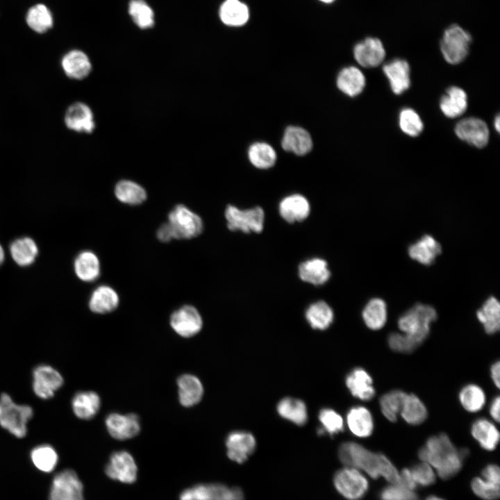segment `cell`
Wrapping results in <instances>:
<instances>
[{
	"instance_id": "cell-4",
	"label": "cell",
	"mask_w": 500,
	"mask_h": 500,
	"mask_svg": "<svg viewBox=\"0 0 500 500\" xmlns=\"http://www.w3.org/2000/svg\"><path fill=\"white\" fill-rule=\"evenodd\" d=\"M33 416L31 406L15 403L7 393L0 395V426L15 438L26 435L28 423Z\"/></svg>"
},
{
	"instance_id": "cell-22",
	"label": "cell",
	"mask_w": 500,
	"mask_h": 500,
	"mask_svg": "<svg viewBox=\"0 0 500 500\" xmlns=\"http://www.w3.org/2000/svg\"><path fill=\"white\" fill-rule=\"evenodd\" d=\"M298 275L303 282L322 285L331 277L327 262L321 258H312L301 262L298 267Z\"/></svg>"
},
{
	"instance_id": "cell-34",
	"label": "cell",
	"mask_w": 500,
	"mask_h": 500,
	"mask_svg": "<svg viewBox=\"0 0 500 500\" xmlns=\"http://www.w3.org/2000/svg\"><path fill=\"white\" fill-rule=\"evenodd\" d=\"M251 164L260 169H267L276 163L277 155L275 149L269 144L264 142H256L251 144L247 151Z\"/></svg>"
},
{
	"instance_id": "cell-46",
	"label": "cell",
	"mask_w": 500,
	"mask_h": 500,
	"mask_svg": "<svg viewBox=\"0 0 500 500\" xmlns=\"http://www.w3.org/2000/svg\"><path fill=\"white\" fill-rule=\"evenodd\" d=\"M406 394V392L400 390H394L381 397L379 401L381 410L387 419L392 422L397 421Z\"/></svg>"
},
{
	"instance_id": "cell-31",
	"label": "cell",
	"mask_w": 500,
	"mask_h": 500,
	"mask_svg": "<svg viewBox=\"0 0 500 500\" xmlns=\"http://www.w3.org/2000/svg\"><path fill=\"white\" fill-rule=\"evenodd\" d=\"M471 433L481 447L488 451L494 450L499 441L497 427L484 418L478 419L472 424Z\"/></svg>"
},
{
	"instance_id": "cell-36",
	"label": "cell",
	"mask_w": 500,
	"mask_h": 500,
	"mask_svg": "<svg viewBox=\"0 0 500 500\" xmlns=\"http://www.w3.org/2000/svg\"><path fill=\"white\" fill-rule=\"evenodd\" d=\"M365 325L370 329L376 331L384 326L387 321V305L380 298L370 299L362 312Z\"/></svg>"
},
{
	"instance_id": "cell-23",
	"label": "cell",
	"mask_w": 500,
	"mask_h": 500,
	"mask_svg": "<svg viewBox=\"0 0 500 500\" xmlns=\"http://www.w3.org/2000/svg\"><path fill=\"white\" fill-rule=\"evenodd\" d=\"M345 382L351 394L360 400L369 401L375 395L373 380L362 368L353 369L346 377Z\"/></svg>"
},
{
	"instance_id": "cell-43",
	"label": "cell",
	"mask_w": 500,
	"mask_h": 500,
	"mask_svg": "<svg viewBox=\"0 0 500 500\" xmlns=\"http://www.w3.org/2000/svg\"><path fill=\"white\" fill-rule=\"evenodd\" d=\"M26 19L29 27L40 33L46 32L53 25L52 15L43 4L31 7L27 12Z\"/></svg>"
},
{
	"instance_id": "cell-18",
	"label": "cell",
	"mask_w": 500,
	"mask_h": 500,
	"mask_svg": "<svg viewBox=\"0 0 500 500\" xmlns=\"http://www.w3.org/2000/svg\"><path fill=\"white\" fill-rule=\"evenodd\" d=\"M280 216L288 223L300 222L310 215V204L302 194H292L285 197L278 204Z\"/></svg>"
},
{
	"instance_id": "cell-11",
	"label": "cell",
	"mask_w": 500,
	"mask_h": 500,
	"mask_svg": "<svg viewBox=\"0 0 500 500\" xmlns=\"http://www.w3.org/2000/svg\"><path fill=\"white\" fill-rule=\"evenodd\" d=\"M170 325L180 336L190 338L201 331L203 320L196 308L190 305H185L172 314Z\"/></svg>"
},
{
	"instance_id": "cell-20",
	"label": "cell",
	"mask_w": 500,
	"mask_h": 500,
	"mask_svg": "<svg viewBox=\"0 0 500 500\" xmlns=\"http://www.w3.org/2000/svg\"><path fill=\"white\" fill-rule=\"evenodd\" d=\"M383 71L394 94H401L410 88V69L406 60L395 58L385 64Z\"/></svg>"
},
{
	"instance_id": "cell-19",
	"label": "cell",
	"mask_w": 500,
	"mask_h": 500,
	"mask_svg": "<svg viewBox=\"0 0 500 500\" xmlns=\"http://www.w3.org/2000/svg\"><path fill=\"white\" fill-rule=\"evenodd\" d=\"M312 145L311 135L303 128L289 126L284 131L281 147L285 151L297 156H304L312 150Z\"/></svg>"
},
{
	"instance_id": "cell-49",
	"label": "cell",
	"mask_w": 500,
	"mask_h": 500,
	"mask_svg": "<svg viewBox=\"0 0 500 500\" xmlns=\"http://www.w3.org/2000/svg\"><path fill=\"white\" fill-rule=\"evenodd\" d=\"M473 492L478 497L486 500H493L499 496V483L479 477L472 481Z\"/></svg>"
},
{
	"instance_id": "cell-15",
	"label": "cell",
	"mask_w": 500,
	"mask_h": 500,
	"mask_svg": "<svg viewBox=\"0 0 500 500\" xmlns=\"http://www.w3.org/2000/svg\"><path fill=\"white\" fill-rule=\"evenodd\" d=\"M356 61L366 68L381 65L385 57L382 42L377 38L368 37L357 43L353 50Z\"/></svg>"
},
{
	"instance_id": "cell-38",
	"label": "cell",
	"mask_w": 500,
	"mask_h": 500,
	"mask_svg": "<svg viewBox=\"0 0 500 500\" xmlns=\"http://www.w3.org/2000/svg\"><path fill=\"white\" fill-rule=\"evenodd\" d=\"M305 315L310 326L319 330L328 328L334 319L333 309L324 301L311 303L306 309Z\"/></svg>"
},
{
	"instance_id": "cell-25",
	"label": "cell",
	"mask_w": 500,
	"mask_h": 500,
	"mask_svg": "<svg viewBox=\"0 0 500 500\" xmlns=\"http://www.w3.org/2000/svg\"><path fill=\"white\" fill-rule=\"evenodd\" d=\"M365 84L364 74L355 66L342 68L336 78V85L339 90L350 97L360 94L364 90Z\"/></svg>"
},
{
	"instance_id": "cell-6",
	"label": "cell",
	"mask_w": 500,
	"mask_h": 500,
	"mask_svg": "<svg viewBox=\"0 0 500 500\" xmlns=\"http://www.w3.org/2000/svg\"><path fill=\"white\" fill-rule=\"evenodd\" d=\"M224 216L227 228L231 231H240L244 233H260L264 228L265 212L260 206L240 209L235 206L228 205Z\"/></svg>"
},
{
	"instance_id": "cell-41",
	"label": "cell",
	"mask_w": 500,
	"mask_h": 500,
	"mask_svg": "<svg viewBox=\"0 0 500 500\" xmlns=\"http://www.w3.org/2000/svg\"><path fill=\"white\" fill-rule=\"evenodd\" d=\"M278 414L283 418L301 426L307 421V410L305 403L299 399L287 397L279 401L277 406Z\"/></svg>"
},
{
	"instance_id": "cell-9",
	"label": "cell",
	"mask_w": 500,
	"mask_h": 500,
	"mask_svg": "<svg viewBox=\"0 0 500 500\" xmlns=\"http://www.w3.org/2000/svg\"><path fill=\"white\" fill-rule=\"evenodd\" d=\"M334 485L338 492L348 500H360L368 489V482L358 470L345 467L334 475Z\"/></svg>"
},
{
	"instance_id": "cell-55",
	"label": "cell",
	"mask_w": 500,
	"mask_h": 500,
	"mask_svg": "<svg viewBox=\"0 0 500 500\" xmlns=\"http://www.w3.org/2000/svg\"><path fill=\"white\" fill-rule=\"evenodd\" d=\"M499 468L495 465H488L482 472V476L485 479L499 483L500 474Z\"/></svg>"
},
{
	"instance_id": "cell-39",
	"label": "cell",
	"mask_w": 500,
	"mask_h": 500,
	"mask_svg": "<svg viewBox=\"0 0 500 500\" xmlns=\"http://www.w3.org/2000/svg\"><path fill=\"white\" fill-rule=\"evenodd\" d=\"M117 199L126 204L136 206L142 203L147 197L146 190L138 183L130 180H122L115 187Z\"/></svg>"
},
{
	"instance_id": "cell-59",
	"label": "cell",
	"mask_w": 500,
	"mask_h": 500,
	"mask_svg": "<svg viewBox=\"0 0 500 500\" xmlns=\"http://www.w3.org/2000/svg\"><path fill=\"white\" fill-rule=\"evenodd\" d=\"M499 124H500L499 115H497L496 116V118L494 119V128H496V130L497 131V132H499V128H500V125H499Z\"/></svg>"
},
{
	"instance_id": "cell-61",
	"label": "cell",
	"mask_w": 500,
	"mask_h": 500,
	"mask_svg": "<svg viewBox=\"0 0 500 500\" xmlns=\"http://www.w3.org/2000/svg\"><path fill=\"white\" fill-rule=\"evenodd\" d=\"M426 500H444V499H442L435 496H431V497H428Z\"/></svg>"
},
{
	"instance_id": "cell-52",
	"label": "cell",
	"mask_w": 500,
	"mask_h": 500,
	"mask_svg": "<svg viewBox=\"0 0 500 500\" xmlns=\"http://www.w3.org/2000/svg\"><path fill=\"white\" fill-rule=\"evenodd\" d=\"M409 470L417 486H428L435 482V474L431 465L425 462L414 465Z\"/></svg>"
},
{
	"instance_id": "cell-48",
	"label": "cell",
	"mask_w": 500,
	"mask_h": 500,
	"mask_svg": "<svg viewBox=\"0 0 500 500\" xmlns=\"http://www.w3.org/2000/svg\"><path fill=\"white\" fill-rule=\"evenodd\" d=\"M319 419L322 424L323 431L331 435L343 431L342 417L332 409H322L319 413Z\"/></svg>"
},
{
	"instance_id": "cell-10",
	"label": "cell",
	"mask_w": 500,
	"mask_h": 500,
	"mask_svg": "<svg viewBox=\"0 0 500 500\" xmlns=\"http://www.w3.org/2000/svg\"><path fill=\"white\" fill-rule=\"evenodd\" d=\"M64 384L61 374L51 365L42 364L33 371L32 387L35 394L42 399H49Z\"/></svg>"
},
{
	"instance_id": "cell-53",
	"label": "cell",
	"mask_w": 500,
	"mask_h": 500,
	"mask_svg": "<svg viewBox=\"0 0 500 500\" xmlns=\"http://www.w3.org/2000/svg\"><path fill=\"white\" fill-rule=\"evenodd\" d=\"M388 344L391 349L400 353H411L418 347L406 335L398 333L389 335Z\"/></svg>"
},
{
	"instance_id": "cell-32",
	"label": "cell",
	"mask_w": 500,
	"mask_h": 500,
	"mask_svg": "<svg viewBox=\"0 0 500 500\" xmlns=\"http://www.w3.org/2000/svg\"><path fill=\"white\" fill-rule=\"evenodd\" d=\"M219 15L222 22L230 26H240L249 17V8L239 0H226L221 5Z\"/></svg>"
},
{
	"instance_id": "cell-54",
	"label": "cell",
	"mask_w": 500,
	"mask_h": 500,
	"mask_svg": "<svg viewBox=\"0 0 500 500\" xmlns=\"http://www.w3.org/2000/svg\"><path fill=\"white\" fill-rule=\"evenodd\" d=\"M214 500H244V494L240 488H230L220 483H214Z\"/></svg>"
},
{
	"instance_id": "cell-60",
	"label": "cell",
	"mask_w": 500,
	"mask_h": 500,
	"mask_svg": "<svg viewBox=\"0 0 500 500\" xmlns=\"http://www.w3.org/2000/svg\"><path fill=\"white\" fill-rule=\"evenodd\" d=\"M4 260V252L2 247L0 244V265L3 262Z\"/></svg>"
},
{
	"instance_id": "cell-33",
	"label": "cell",
	"mask_w": 500,
	"mask_h": 500,
	"mask_svg": "<svg viewBox=\"0 0 500 500\" xmlns=\"http://www.w3.org/2000/svg\"><path fill=\"white\" fill-rule=\"evenodd\" d=\"M74 271L81 280L92 282L100 275V262L98 257L90 251L79 253L74 261Z\"/></svg>"
},
{
	"instance_id": "cell-56",
	"label": "cell",
	"mask_w": 500,
	"mask_h": 500,
	"mask_svg": "<svg viewBox=\"0 0 500 500\" xmlns=\"http://www.w3.org/2000/svg\"><path fill=\"white\" fill-rule=\"evenodd\" d=\"M157 238L162 242H168L174 239L172 229L168 223L162 224L157 230Z\"/></svg>"
},
{
	"instance_id": "cell-16",
	"label": "cell",
	"mask_w": 500,
	"mask_h": 500,
	"mask_svg": "<svg viewBox=\"0 0 500 500\" xmlns=\"http://www.w3.org/2000/svg\"><path fill=\"white\" fill-rule=\"evenodd\" d=\"M64 122L69 129L78 133H90L95 128L93 112L83 102H75L67 108Z\"/></svg>"
},
{
	"instance_id": "cell-44",
	"label": "cell",
	"mask_w": 500,
	"mask_h": 500,
	"mask_svg": "<svg viewBox=\"0 0 500 500\" xmlns=\"http://www.w3.org/2000/svg\"><path fill=\"white\" fill-rule=\"evenodd\" d=\"M459 400L462 406L467 411L475 412L481 410L484 406L485 395L479 386L475 384H469L460 390Z\"/></svg>"
},
{
	"instance_id": "cell-62",
	"label": "cell",
	"mask_w": 500,
	"mask_h": 500,
	"mask_svg": "<svg viewBox=\"0 0 500 500\" xmlns=\"http://www.w3.org/2000/svg\"><path fill=\"white\" fill-rule=\"evenodd\" d=\"M319 1H321L324 3H330L333 2L335 0H319Z\"/></svg>"
},
{
	"instance_id": "cell-1",
	"label": "cell",
	"mask_w": 500,
	"mask_h": 500,
	"mask_svg": "<svg viewBox=\"0 0 500 500\" xmlns=\"http://www.w3.org/2000/svg\"><path fill=\"white\" fill-rule=\"evenodd\" d=\"M338 456L347 467L362 469L374 478L382 476L393 484H400V474L383 454L372 452L359 444L348 442L340 446Z\"/></svg>"
},
{
	"instance_id": "cell-30",
	"label": "cell",
	"mask_w": 500,
	"mask_h": 500,
	"mask_svg": "<svg viewBox=\"0 0 500 500\" xmlns=\"http://www.w3.org/2000/svg\"><path fill=\"white\" fill-rule=\"evenodd\" d=\"M347 422L351 432L357 437L367 438L373 432V417L365 407L351 408L347 413Z\"/></svg>"
},
{
	"instance_id": "cell-28",
	"label": "cell",
	"mask_w": 500,
	"mask_h": 500,
	"mask_svg": "<svg viewBox=\"0 0 500 500\" xmlns=\"http://www.w3.org/2000/svg\"><path fill=\"white\" fill-rule=\"evenodd\" d=\"M101 399L93 391H81L74 394L72 399V408L74 415L79 419L88 420L99 412Z\"/></svg>"
},
{
	"instance_id": "cell-13",
	"label": "cell",
	"mask_w": 500,
	"mask_h": 500,
	"mask_svg": "<svg viewBox=\"0 0 500 500\" xmlns=\"http://www.w3.org/2000/svg\"><path fill=\"white\" fill-rule=\"evenodd\" d=\"M455 133L460 140L477 148L485 147L489 141L486 123L476 117L465 118L457 123Z\"/></svg>"
},
{
	"instance_id": "cell-21",
	"label": "cell",
	"mask_w": 500,
	"mask_h": 500,
	"mask_svg": "<svg viewBox=\"0 0 500 500\" xmlns=\"http://www.w3.org/2000/svg\"><path fill=\"white\" fill-rule=\"evenodd\" d=\"M61 67L65 75L74 80L86 78L92 70V64L88 56L78 49L71 50L63 56Z\"/></svg>"
},
{
	"instance_id": "cell-3",
	"label": "cell",
	"mask_w": 500,
	"mask_h": 500,
	"mask_svg": "<svg viewBox=\"0 0 500 500\" xmlns=\"http://www.w3.org/2000/svg\"><path fill=\"white\" fill-rule=\"evenodd\" d=\"M437 316L433 306L418 303L400 316L398 326L404 335L419 346L427 338L430 325Z\"/></svg>"
},
{
	"instance_id": "cell-12",
	"label": "cell",
	"mask_w": 500,
	"mask_h": 500,
	"mask_svg": "<svg viewBox=\"0 0 500 500\" xmlns=\"http://www.w3.org/2000/svg\"><path fill=\"white\" fill-rule=\"evenodd\" d=\"M138 467L133 456L126 451L113 453L106 467L110 478L125 483H132L137 478Z\"/></svg>"
},
{
	"instance_id": "cell-45",
	"label": "cell",
	"mask_w": 500,
	"mask_h": 500,
	"mask_svg": "<svg viewBox=\"0 0 500 500\" xmlns=\"http://www.w3.org/2000/svg\"><path fill=\"white\" fill-rule=\"evenodd\" d=\"M128 13L135 24L140 28H151L154 24L153 11L144 0L130 1Z\"/></svg>"
},
{
	"instance_id": "cell-29",
	"label": "cell",
	"mask_w": 500,
	"mask_h": 500,
	"mask_svg": "<svg viewBox=\"0 0 500 500\" xmlns=\"http://www.w3.org/2000/svg\"><path fill=\"white\" fill-rule=\"evenodd\" d=\"M119 296L110 286L100 285L97 288L90 298V309L97 314H107L114 311L119 305Z\"/></svg>"
},
{
	"instance_id": "cell-17",
	"label": "cell",
	"mask_w": 500,
	"mask_h": 500,
	"mask_svg": "<svg viewBox=\"0 0 500 500\" xmlns=\"http://www.w3.org/2000/svg\"><path fill=\"white\" fill-rule=\"evenodd\" d=\"M256 444V440L250 433L233 431L226 440L227 456L233 461L243 463L254 451Z\"/></svg>"
},
{
	"instance_id": "cell-47",
	"label": "cell",
	"mask_w": 500,
	"mask_h": 500,
	"mask_svg": "<svg viewBox=\"0 0 500 500\" xmlns=\"http://www.w3.org/2000/svg\"><path fill=\"white\" fill-rule=\"evenodd\" d=\"M401 130L410 137L418 136L423 131V122L419 115L412 108L402 109L399 115Z\"/></svg>"
},
{
	"instance_id": "cell-42",
	"label": "cell",
	"mask_w": 500,
	"mask_h": 500,
	"mask_svg": "<svg viewBox=\"0 0 500 500\" xmlns=\"http://www.w3.org/2000/svg\"><path fill=\"white\" fill-rule=\"evenodd\" d=\"M10 250L13 260L20 266L32 264L38 253L35 242L30 238L15 240L11 244Z\"/></svg>"
},
{
	"instance_id": "cell-27",
	"label": "cell",
	"mask_w": 500,
	"mask_h": 500,
	"mask_svg": "<svg viewBox=\"0 0 500 500\" xmlns=\"http://www.w3.org/2000/svg\"><path fill=\"white\" fill-rule=\"evenodd\" d=\"M440 108L443 114L449 118L462 115L467 108V95L460 88H449L440 101Z\"/></svg>"
},
{
	"instance_id": "cell-51",
	"label": "cell",
	"mask_w": 500,
	"mask_h": 500,
	"mask_svg": "<svg viewBox=\"0 0 500 500\" xmlns=\"http://www.w3.org/2000/svg\"><path fill=\"white\" fill-rule=\"evenodd\" d=\"M180 500H214L212 484H199L185 490L180 495Z\"/></svg>"
},
{
	"instance_id": "cell-58",
	"label": "cell",
	"mask_w": 500,
	"mask_h": 500,
	"mask_svg": "<svg viewBox=\"0 0 500 500\" xmlns=\"http://www.w3.org/2000/svg\"><path fill=\"white\" fill-rule=\"evenodd\" d=\"M500 365H499V361H497L494 362L492 366L490 369L491 372V377L492 379L495 384V385L499 388L500 386V381H499V372H500Z\"/></svg>"
},
{
	"instance_id": "cell-35",
	"label": "cell",
	"mask_w": 500,
	"mask_h": 500,
	"mask_svg": "<svg viewBox=\"0 0 500 500\" xmlns=\"http://www.w3.org/2000/svg\"><path fill=\"white\" fill-rule=\"evenodd\" d=\"M478 321L483 324L488 334H494L500 328V304L494 297L486 299L482 307L476 312Z\"/></svg>"
},
{
	"instance_id": "cell-5",
	"label": "cell",
	"mask_w": 500,
	"mask_h": 500,
	"mask_svg": "<svg viewBox=\"0 0 500 500\" xmlns=\"http://www.w3.org/2000/svg\"><path fill=\"white\" fill-rule=\"evenodd\" d=\"M472 38L469 32L458 24H452L444 32L440 49L444 60L457 65L467 57Z\"/></svg>"
},
{
	"instance_id": "cell-57",
	"label": "cell",
	"mask_w": 500,
	"mask_h": 500,
	"mask_svg": "<svg viewBox=\"0 0 500 500\" xmlns=\"http://www.w3.org/2000/svg\"><path fill=\"white\" fill-rule=\"evenodd\" d=\"M499 406L500 399L497 396L492 401L490 407V413L492 417L497 422H499Z\"/></svg>"
},
{
	"instance_id": "cell-26",
	"label": "cell",
	"mask_w": 500,
	"mask_h": 500,
	"mask_svg": "<svg viewBox=\"0 0 500 500\" xmlns=\"http://www.w3.org/2000/svg\"><path fill=\"white\" fill-rule=\"evenodd\" d=\"M178 399L185 407L197 404L203 394V387L201 381L194 375L185 374L177 380Z\"/></svg>"
},
{
	"instance_id": "cell-7",
	"label": "cell",
	"mask_w": 500,
	"mask_h": 500,
	"mask_svg": "<svg viewBox=\"0 0 500 500\" xmlns=\"http://www.w3.org/2000/svg\"><path fill=\"white\" fill-rule=\"evenodd\" d=\"M174 239H192L199 235L203 229L201 218L183 204H178L168 214Z\"/></svg>"
},
{
	"instance_id": "cell-2",
	"label": "cell",
	"mask_w": 500,
	"mask_h": 500,
	"mask_svg": "<svg viewBox=\"0 0 500 500\" xmlns=\"http://www.w3.org/2000/svg\"><path fill=\"white\" fill-rule=\"evenodd\" d=\"M467 453V449H457L449 438L441 433L429 438L419 449L418 456L433 466L440 478L447 479L460 471Z\"/></svg>"
},
{
	"instance_id": "cell-37",
	"label": "cell",
	"mask_w": 500,
	"mask_h": 500,
	"mask_svg": "<svg viewBox=\"0 0 500 500\" xmlns=\"http://www.w3.org/2000/svg\"><path fill=\"white\" fill-rule=\"evenodd\" d=\"M30 459L38 470L51 473L58 465V454L51 445L42 444L35 447L31 451Z\"/></svg>"
},
{
	"instance_id": "cell-40",
	"label": "cell",
	"mask_w": 500,
	"mask_h": 500,
	"mask_svg": "<svg viewBox=\"0 0 500 500\" xmlns=\"http://www.w3.org/2000/svg\"><path fill=\"white\" fill-rule=\"evenodd\" d=\"M400 414L409 424L418 425L427 418V410L422 401L415 394H406L401 406Z\"/></svg>"
},
{
	"instance_id": "cell-8",
	"label": "cell",
	"mask_w": 500,
	"mask_h": 500,
	"mask_svg": "<svg viewBox=\"0 0 500 500\" xmlns=\"http://www.w3.org/2000/svg\"><path fill=\"white\" fill-rule=\"evenodd\" d=\"M49 500H84L83 483L74 470L66 469L53 476Z\"/></svg>"
},
{
	"instance_id": "cell-24",
	"label": "cell",
	"mask_w": 500,
	"mask_h": 500,
	"mask_svg": "<svg viewBox=\"0 0 500 500\" xmlns=\"http://www.w3.org/2000/svg\"><path fill=\"white\" fill-rule=\"evenodd\" d=\"M408 252L412 260L424 265H430L441 253L442 247L433 236L426 234L412 244Z\"/></svg>"
},
{
	"instance_id": "cell-14",
	"label": "cell",
	"mask_w": 500,
	"mask_h": 500,
	"mask_svg": "<svg viewBox=\"0 0 500 500\" xmlns=\"http://www.w3.org/2000/svg\"><path fill=\"white\" fill-rule=\"evenodd\" d=\"M105 423L108 433L116 440L132 438L140 431L139 417L133 413H110L107 416Z\"/></svg>"
},
{
	"instance_id": "cell-50",
	"label": "cell",
	"mask_w": 500,
	"mask_h": 500,
	"mask_svg": "<svg viewBox=\"0 0 500 500\" xmlns=\"http://www.w3.org/2000/svg\"><path fill=\"white\" fill-rule=\"evenodd\" d=\"M381 500H418L417 495L401 485L394 484L383 488L380 493Z\"/></svg>"
}]
</instances>
